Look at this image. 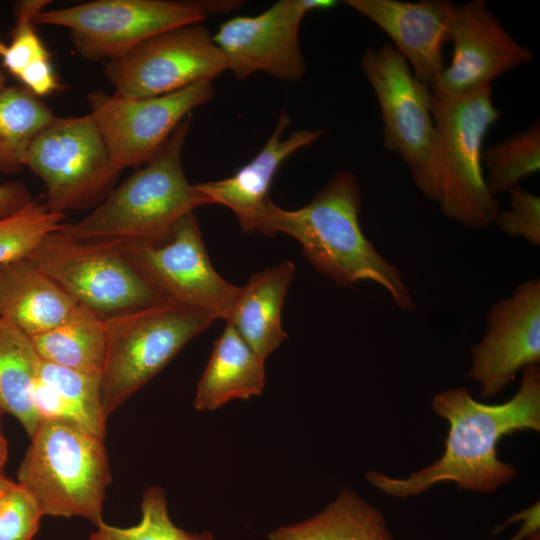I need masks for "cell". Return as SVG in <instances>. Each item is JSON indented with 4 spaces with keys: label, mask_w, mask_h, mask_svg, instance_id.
<instances>
[{
    "label": "cell",
    "mask_w": 540,
    "mask_h": 540,
    "mask_svg": "<svg viewBox=\"0 0 540 540\" xmlns=\"http://www.w3.org/2000/svg\"><path fill=\"white\" fill-rule=\"evenodd\" d=\"M432 408L449 423L442 457L405 479L368 471L367 480L398 498L418 495L443 482L466 490L495 491L516 475L514 467L498 458L501 438L517 431L540 430L539 366L523 369L518 391L505 403L478 402L460 387L437 394Z\"/></svg>",
    "instance_id": "cell-1"
},
{
    "label": "cell",
    "mask_w": 540,
    "mask_h": 540,
    "mask_svg": "<svg viewBox=\"0 0 540 540\" xmlns=\"http://www.w3.org/2000/svg\"><path fill=\"white\" fill-rule=\"evenodd\" d=\"M362 194L356 177L334 174L305 206L278 207L270 197L255 220V232L283 233L299 242L316 271L342 287L371 281L387 291L403 312L416 309L400 270L387 261L364 235L359 222Z\"/></svg>",
    "instance_id": "cell-2"
},
{
    "label": "cell",
    "mask_w": 540,
    "mask_h": 540,
    "mask_svg": "<svg viewBox=\"0 0 540 540\" xmlns=\"http://www.w3.org/2000/svg\"><path fill=\"white\" fill-rule=\"evenodd\" d=\"M431 113L433 138L426 160L412 172L414 183L447 218L469 229L486 228L500 211L482 164L485 135L500 116L492 88L460 97L431 92Z\"/></svg>",
    "instance_id": "cell-3"
},
{
    "label": "cell",
    "mask_w": 540,
    "mask_h": 540,
    "mask_svg": "<svg viewBox=\"0 0 540 540\" xmlns=\"http://www.w3.org/2000/svg\"><path fill=\"white\" fill-rule=\"evenodd\" d=\"M190 116L146 164L114 188L89 215L75 223H63L61 229L86 243L123 246L156 242L181 217L210 204L183 170L182 150Z\"/></svg>",
    "instance_id": "cell-4"
},
{
    "label": "cell",
    "mask_w": 540,
    "mask_h": 540,
    "mask_svg": "<svg viewBox=\"0 0 540 540\" xmlns=\"http://www.w3.org/2000/svg\"><path fill=\"white\" fill-rule=\"evenodd\" d=\"M17 471L43 516L102 519L111 471L104 439L75 424L40 421Z\"/></svg>",
    "instance_id": "cell-5"
},
{
    "label": "cell",
    "mask_w": 540,
    "mask_h": 540,
    "mask_svg": "<svg viewBox=\"0 0 540 540\" xmlns=\"http://www.w3.org/2000/svg\"><path fill=\"white\" fill-rule=\"evenodd\" d=\"M105 318L108 348L100 394L106 420L216 320L204 311L172 302Z\"/></svg>",
    "instance_id": "cell-6"
},
{
    "label": "cell",
    "mask_w": 540,
    "mask_h": 540,
    "mask_svg": "<svg viewBox=\"0 0 540 540\" xmlns=\"http://www.w3.org/2000/svg\"><path fill=\"white\" fill-rule=\"evenodd\" d=\"M239 1L96 0L43 10L34 24L66 27L76 53L88 61L115 60L146 39L174 27L201 23Z\"/></svg>",
    "instance_id": "cell-7"
},
{
    "label": "cell",
    "mask_w": 540,
    "mask_h": 540,
    "mask_svg": "<svg viewBox=\"0 0 540 540\" xmlns=\"http://www.w3.org/2000/svg\"><path fill=\"white\" fill-rule=\"evenodd\" d=\"M25 167L45 184L47 208L61 214L98 206L122 171L90 114L55 116L31 143Z\"/></svg>",
    "instance_id": "cell-8"
},
{
    "label": "cell",
    "mask_w": 540,
    "mask_h": 540,
    "mask_svg": "<svg viewBox=\"0 0 540 540\" xmlns=\"http://www.w3.org/2000/svg\"><path fill=\"white\" fill-rule=\"evenodd\" d=\"M61 226L45 235L27 257L77 304L109 317L169 302L147 284L118 246L78 241Z\"/></svg>",
    "instance_id": "cell-9"
},
{
    "label": "cell",
    "mask_w": 540,
    "mask_h": 540,
    "mask_svg": "<svg viewBox=\"0 0 540 540\" xmlns=\"http://www.w3.org/2000/svg\"><path fill=\"white\" fill-rule=\"evenodd\" d=\"M140 276L172 303L227 319L240 287L212 266L193 212L156 242L118 246Z\"/></svg>",
    "instance_id": "cell-10"
},
{
    "label": "cell",
    "mask_w": 540,
    "mask_h": 540,
    "mask_svg": "<svg viewBox=\"0 0 540 540\" xmlns=\"http://www.w3.org/2000/svg\"><path fill=\"white\" fill-rule=\"evenodd\" d=\"M223 53L201 23L158 33L109 61L105 77L114 95L143 99L169 94L225 71Z\"/></svg>",
    "instance_id": "cell-11"
},
{
    "label": "cell",
    "mask_w": 540,
    "mask_h": 540,
    "mask_svg": "<svg viewBox=\"0 0 540 540\" xmlns=\"http://www.w3.org/2000/svg\"><path fill=\"white\" fill-rule=\"evenodd\" d=\"M215 93L212 81L143 99H125L94 90L87 101L109 154L120 169L146 164L190 112Z\"/></svg>",
    "instance_id": "cell-12"
},
{
    "label": "cell",
    "mask_w": 540,
    "mask_h": 540,
    "mask_svg": "<svg viewBox=\"0 0 540 540\" xmlns=\"http://www.w3.org/2000/svg\"><path fill=\"white\" fill-rule=\"evenodd\" d=\"M333 0H280L255 16H237L223 22L213 40L226 68L243 80L255 72L289 82L300 81L306 63L299 43V27L313 10L334 7Z\"/></svg>",
    "instance_id": "cell-13"
},
{
    "label": "cell",
    "mask_w": 540,
    "mask_h": 540,
    "mask_svg": "<svg viewBox=\"0 0 540 540\" xmlns=\"http://www.w3.org/2000/svg\"><path fill=\"white\" fill-rule=\"evenodd\" d=\"M451 63L429 85L433 94L460 97L487 86L496 77L528 64L532 50L521 45L489 10L484 0L456 5L449 28Z\"/></svg>",
    "instance_id": "cell-14"
},
{
    "label": "cell",
    "mask_w": 540,
    "mask_h": 540,
    "mask_svg": "<svg viewBox=\"0 0 540 540\" xmlns=\"http://www.w3.org/2000/svg\"><path fill=\"white\" fill-rule=\"evenodd\" d=\"M360 64L380 106L385 148L415 171L428 156L434 132L429 85L392 44L367 49Z\"/></svg>",
    "instance_id": "cell-15"
},
{
    "label": "cell",
    "mask_w": 540,
    "mask_h": 540,
    "mask_svg": "<svg viewBox=\"0 0 540 540\" xmlns=\"http://www.w3.org/2000/svg\"><path fill=\"white\" fill-rule=\"evenodd\" d=\"M540 361V280L517 285L486 316V332L471 348L469 376L483 398L499 394L517 372Z\"/></svg>",
    "instance_id": "cell-16"
},
{
    "label": "cell",
    "mask_w": 540,
    "mask_h": 540,
    "mask_svg": "<svg viewBox=\"0 0 540 540\" xmlns=\"http://www.w3.org/2000/svg\"><path fill=\"white\" fill-rule=\"evenodd\" d=\"M347 5L380 27L412 68L430 85L445 68L443 47L455 4L447 0H347Z\"/></svg>",
    "instance_id": "cell-17"
},
{
    "label": "cell",
    "mask_w": 540,
    "mask_h": 540,
    "mask_svg": "<svg viewBox=\"0 0 540 540\" xmlns=\"http://www.w3.org/2000/svg\"><path fill=\"white\" fill-rule=\"evenodd\" d=\"M290 123V117L282 111L272 135L249 163L228 178L195 183L210 204H220L230 209L245 233L255 232L257 214L269 198L268 191L281 164L325 133L324 130L301 129L282 139Z\"/></svg>",
    "instance_id": "cell-18"
},
{
    "label": "cell",
    "mask_w": 540,
    "mask_h": 540,
    "mask_svg": "<svg viewBox=\"0 0 540 540\" xmlns=\"http://www.w3.org/2000/svg\"><path fill=\"white\" fill-rule=\"evenodd\" d=\"M78 305L28 257L0 264V318L28 336L61 325Z\"/></svg>",
    "instance_id": "cell-19"
},
{
    "label": "cell",
    "mask_w": 540,
    "mask_h": 540,
    "mask_svg": "<svg viewBox=\"0 0 540 540\" xmlns=\"http://www.w3.org/2000/svg\"><path fill=\"white\" fill-rule=\"evenodd\" d=\"M295 275V265L285 260L253 274L240 287L226 322L262 359L287 337L282 327L284 298Z\"/></svg>",
    "instance_id": "cell-20"
},
{
    "label": "cell",
    "mask_w": 540,
    "mask_h": 540,
    "mask_svg": "<svg viewBox=\"0 0 540 540\" xmlns=\"http://www.w3.org/2000/svg\"><path fill=\"white\" fill-rule=\"evenodd\" d=\"M265 380V360L227 323L198 381L194 408L214 411L230 401L259 396Z\"/></svg>",
    "instance_id": "cell-21"
},
{
    "label": "cell",
    "mask_w": 540,
    "mask_h": 540,
    "mask_svg": "<svg viewBox=\"0 0 540 540\" xmlns=\"http://www.w3.org/2000/svg\"><path fill=\"white\" fill-rule=\"evenodd\" d=\"M268 540H393L378 509L351 489L339 495L315 516L279 527Z\"/></svg>",
    "instance_id": "cell-22"
},
{
    "label": "cell",
    "mask_w": 540,
    "mask_h": 540,
    "mask_svg": "<svg viewBox=\"0 0 540 540\" xmlns=\"http://www.w3.org/2000/svg\"><path fill=\"white\" fill-rule=\"evenodd\" d=\"M30 338L42 360L101 376L108 348L105 317L78 305L67 321Z\"/></svg>",
    "instance_id": "cell-23"
},
{
    "label": "cell",
    "mask_w": 540,
    "mask_h": 540,
    "mask_svg": "<svg viewBox=\"0 0 540 540\" xmlns=\"http://www.w3.org/2000/svg\"><path fill=\"white\" fill-rule=\"evenodd\" d=\"M41 360L30 336L0 318V407L21 423L29 437L41 421L33 401Z\"/></svg>",
    "instance_id": "cell-24"
},
{
    "label": "cell",
    "mask_w": 540,
    "mask_h": 540,
    "mask_svg": "<svg viewBox=\"0 0 540 540\" xmlns=\"http://www.w3.org/2000/svg\"><path fill=\"white\" fill-rule=\"evenodd\" d=\"M49 107L24 87L0 91V173L12 175L25 167L34 138L54 119Z\"/></svg>",
    "instance_id": "cell-25"
},
{
    "label": "cell",
    "mask_w": 540,
    "mask_h": 540,
    "mask_svg": "<svg viewBox=\"0 0 540 540\" xmlns=\"http://www.w3.org/2000/svg\"><path fill=\"white\" fill-rule=\"evenodd\" d=\"M488 170L485 182L492 195L508 192L526 177L540 170L539 121L482 153Z\"/></svg>",
    "instance_id": "cell-26"
},
{
    "label": "cell",
    "mask_w": 540,
    "mask_h": 540,
    "mask_svg": "<svg viewBox=\"0 0 540 540\" xmlns=\"http://www.w3.org/2000/svg\"><path fill=\"white\" fill-rule=\"evenodd\" d=\"M140 507L138 524L117 527L103 521L89 540H215L210 532L195 534L177 527L169 516L166 494L160 486L145 489Z\"/></svg>",
    "instance_id": "cell-27"
},
{
    "label": "cell",
    "mask_w": 540,
    "mask_h": 540,
    "mask_svg": "<svg viewBox=\"0 0 540 540\" xmlns=\"http://www.w3.org/2000/svg\"><path fill=\"white\" fill-rule=\"evenodd\" d=\"M64 219L65 214L50 211L40 199H33L14 214L0 219V264L27 257Z\"/></svg>",
    "instance_id": "cell-28"
},
{
    "label": "cell",
    "mask_w": 540,
    "mask_h": 540,
    "mask_svg": "<svg viewBox=\"0 0 540 540\" xmlns=\"http://www.w3.org/2000/svg\"><path fill=\"white\" fill-rule=\"evenodd\" d=\"M50 3L49 0H24L16 4V25L11 41L0 39L2 66L15 78L35 65L50 60V54L36 32L34 18Z\"/></svg>",
    "instance_id": "cell-29"
},
{
    "label": "cell",
    "mask_w": 540,
    "mask_h": 540,
    "mask_svg": "<svg viewBox=\"0 0 540 540\" xmlns=\"http://www.w3.org/2000/svg\"><path fill=\"white\" fill-rule=\"evenodd\" d=\"M38 377L76 406L89 419L96 435L105 438L107 420L101 406V376L81 373L41 360Z\"/></svg>",
    "instance_id": "cell-30"
},
{
    "label": "cell",
    "mask_w": 540,
    "mask_h": 540,
    "mask_svg": "<svg viewBox=\"0 0 540 540\" xmlns=\"http://www.w3.org/2000/svg\"><path fill=\"white\" fill-rule=\"evenodd\" d=\"M42 516L33 497L16 483L0 496V540H32Z\"/></svg>",
    "instance_id": "cell-31"
},
{
    "label": "cell",
    "mask_w": 540,
    "mask_h": 540,
    "mask_svg": "<svg viewBox=\"0 0 540 540\" xmlns=\"http://www.w3.org/2000/svg\"><path fill=\"white\" fill-rule=\"evenodd\" d=\"M509 209L499 211L494 223L507 235L540 245V198L516 186L508 191Z\"/></svg>",
    "instance_id": "cell-32"
},
{
    "label": "cell",
    "mask_w": 540,
    "mask_h": 540,
    "mask_svg": "<svg viewBox=\"0 0 540 540\" xmlns=\"http://www.w3.org/2000/svg\"><path fill=\"white\" fill-rule=\"evenodd\" d=\"M33 401L41 420L53 419L69 422L96 435L89 419L39 377L33 385Z\"/></svg>",
    "instance_id": "cell-33"
},
{
    "label": "cell",
    "mask_w": 540,
    "mask_h": 540,
    "mask_svg": "<svg viewBox=\"0 0 540 540\" xmlns=\"http://www.w3.org/2000/svg\"><path fill=\"white\" fill-rule=\"evenodd\" d=\"M33 200L27 186L20 181L0 184V219L10 216Z\"/></svg>",
    "instance_id": "cell-34"
},
{
    "label": "cell",
    "mask_w": 540,
    "mask_h": 540,
    "mask_svg": "<svg viewBox=\"0 0 540 540\" xmlns=\"http://www.w3.org/2000/svg\"><path fill=\"white\" fill-rule=\"evenodd\" d=\"M8 455V448H7V441L5 437L2 435L0 430V470H2L3 466L5 465V462L7 460Z\"/></svg>",
    "instance_id": "cell-35"
},
{
    "label": "cell",
    "mask_w": 540,
    "mask_h": 540,
    "mask_svg": "<svg viewBox=\"0 0 540 540\" xmlns=\"http://www.w3.org/2000/svg\"><path fill=\"white\" fill-rule=\"evenodd\" d=\"M15 484L16 482L10 480L2 473V470H0V496L11 489Z\"/></svg>",
    "instance_id": "cell-36"
},
{
    "label": "cell",
    "mask_w": 540,
    "mask_h": 540,
    "mask_svg": "<svg viewBox=\"0 0 540 540\" xmlns=\"http://www.w3.org/2000/svg\"><path fill=\"white\" fill-rule=\"evenodd\" d=\"M6 76L2 70H0V91L5 87Z\"/></svg>",
    "instance_id": "cell-37"
},
{
    "label": "cell",
    "mask_w": 540,
    "mask_h": 540,
    "mask_svg": "<svg viewBox=\"0 0 540 540\" xmlns=\"http://www.w3.org/2000/svg\"><path fill=\"white\" fill-rule=\"evenodd\" d=\"M2 413H3V411H2V409H1V407H0V418H1Z\"/></svg>",
    "instance_id": "cell-38"
}]
</instances>
